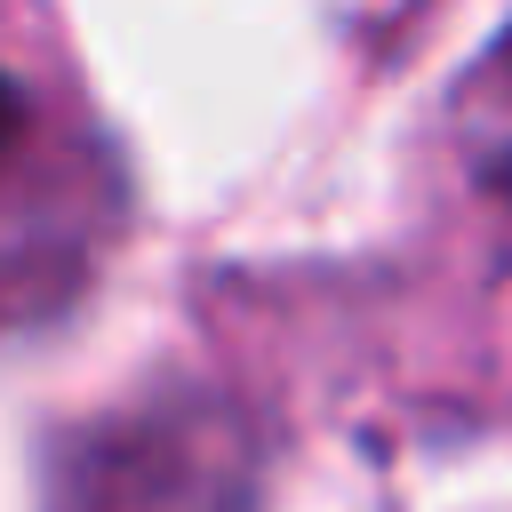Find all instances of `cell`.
<instances>
[{
    "mask_svg": "<svg viewBox=\"0 0 512 512\" xmlns=\"http://www.w3.org/2000/svg\"><path fill=\"white\" fill-rule=\"evenodd\" d=\"M456 144H464L472 176L512 208V24L480 48V64L456 88Z\"/></svg>",
    "mask_w": 512,
    "mask_h": 512,
    "instance_id": "6da1fadb",
    "label": "cell"
},
{
    "mask_svg": "<svg viewBox=\"0 0 512 512\" xmlns=\"http://www.w3.org/2000/svg\"><path fill=\"white\" fill-rule=\"evenodd\" d=\"M16 128H24V96H16V80L0 72V152L16 144Z\"/></svg>",
    "mask_w": 512,
    "mask_h": 512,
    "instance_id": "7a4b0ae2",
    "label": "cell"
}]
</instances>
